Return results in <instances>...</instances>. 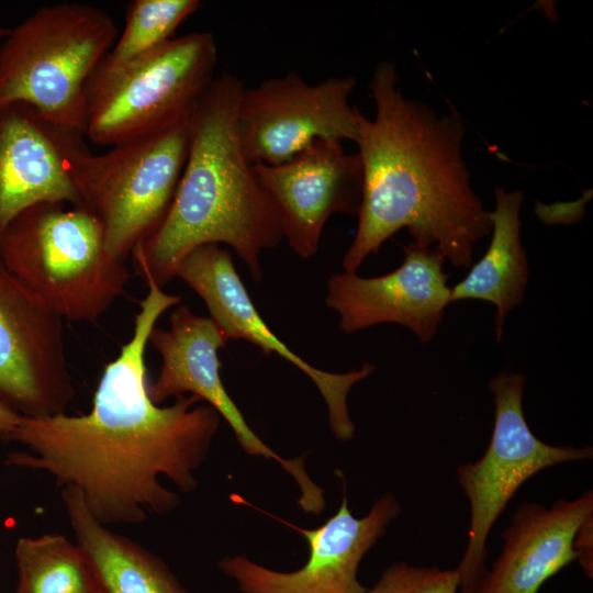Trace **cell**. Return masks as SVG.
I'll return each instance as SVG.
<instances>
[{"mask_svg": "<svg viewBox=\"0 0 593 593\" xmlns=\"http://www.w3.org/2000/svg\"><path fill=\"white\" fill-rule=\"evenodd\" d=\"M135 314L131 338L103 369L92 409L24 416L10 440L27 448L7 456L8 466L49 474L75 489L103 525L138 524L149 514H166L179 504L166 477L182 492L198 485L194 475L219 430L221 416L195 395L161 406L148 394L145 362L149 335L158 318L181 303L152 279Z\"/></svg>", "mask_w": 593, "mask_h": 593, "instance_id": "cell-1", "label": "cell"}, {"mask_svg": "<svg viewBox=\"0 0 593 593\" xmlns=\"http://www.w3.org/2000/svg\"><path fill=\"white\" fill-rule=\"evenodd\" d=\"M369 89L376 114L360 121L361 202L344 271L356 272L402 228L455 268H469L492 225L462 157V118L405 98L392 61L376 66Z\"/></svg>", "mask_w": 593, "mask_h": 593, "instance_id": "cell-2", "label": "cell"}, {"mask_svg": "<svg viewBox=\"0 0 593 593\" xmlns=\"http://www.w3.org/2000/svg\"><path fill=\"white\" fill-rule=\"evenodd\" d=\"M244 83L215 77L189 116L187 159L169 211L132 257L145 279L163 288L194 248L227 244L256 281L260 255L283 239L277 208L239 142L236 113Z\"/></svg>", "mask_w": 593, "mask_h": 593, "instance_id": "cell-3", "label": "cell"}, {"mask_svg": "<svg viewBox=\"0 0 593 593\" xmlns=\"http://www.w3.org/2000/svg\"><path fill=\"white\" fill-rule=\"evenodd\" d=\"M0 259L63 320L96 323L125 292V260L107 248L101 222L81 206L37 203L0 238Z\"/></svg>", "mask_w": 593, "mask_h": 593, "instance_id": "cell-4", "label": "cell"}, {"mask_svg": "<svg viewBox=\"0 0 593 593\" xmlns=\"http://www.w3.org/2000/svg\"><path fill=\"white\" fill-rule=\"evenodd\" d=\"M111 15L63 2L36 10L0 46V107L23 103L83 135L86 83L118 38Z\"/></svg>", "mask_w": 593, "mask_h": 593, "instance_id": "cell-5", "label": "cell"}, {"mask_svg": "<svg viewBox=\"0 0 593 593\" xmlns=\"http://www.w3.org/2000/svg\"><path fill=\"white\" fill-rule=\"evenodd\" d=\"M188 120L103 154L91 153L81 134L70 138L65 164L78 206L101 222L113 256L125 260L165 220L188 155Z\"/></svg>", "mask_w": 593, "mask_h": 593, "instance_id": "cell-6", "label": "cell"}, {"mask_svg": "<svg viewBox=\"0 0 593 593\" xmlns=\"http://www.w3.org/2000/svg\"><path fill=\"white\" fill-rule=\"evenodd\" d=\"M217 46L209 32L172 37L126 65L93 71L86 83L83 136L116 146L187 121L213 81Z\"/></svg>", "mask_w": 593, "mask_h": 593, "instance_id": "cell-7", "label": "cell"}, {"mask_svg": "<svg viewBox=\"0 0 593 593\" xmlns=\"http://www.w3.org/2000/svg\"><path fill=\"white\" fill-rule=\"evenodd\" d=\"M525 376L502 372L489 388L494 402L490 443L480 459L457 467V481L470 504L468 544L456 568L459 592L474 593L488 568V537L508 502L539 471L593 458L592 446H553L530 430L523 412Z\"/></svg>", "mask_w": 593, "mask_h": 593, "instance_id": "cell-8", "label": "cell"}, {"mask_svg": "<svg viewBox=\"0 0 593 593\" xmlns=\"http://www.w3.org/2000/svg\"><path fill=\"white\" fill-rule=\"evenodd\" d=\"M356 86L350 76L309 83L295 72L244 87L236 125L246 157L278 165L315 139H359L362 113L349 104Z\"/></svg>", "mask_w": 593, "mask_h": 593, "instance_id": "cell-9", "label": "cell"}, {"mask_svg": "<svg viewBox=\"0 0 593 593\" xmlns=\"http://www.w3.org/2000/svg\"><path fill=\"white\" fill-rule=\"evenodd\" d=\"M148 344L159 354L161 366L148 394L156 404L186 393L198 396L212 406L232 428L242 448L251 456L273 459L291 474L301 495L298 501L304 512L320 514L325 508L324 491L309 477L304 457L284 459L268 447L248 426L239 409L223 385L219 350L227 339L210 318L200 316L186 304L175 306L169 327H154Z\"/></svg>", "mask_w": 593, "mask_h": 593, "instance_id": "cell-10", "label": "cell"}, {"mask_svg": "<svg viewBox=\"0 0 593 593\" xmlns=\"http://www.w3.org/2000/svg\"><path fill=\"white\" fill-rule=\"evenodd\" d=\"M63 321L0 259V400L24 416L66 413L75 396Z\"/></svg>", "mask_w": 593, "mask_h": 593, "instance_id": "cell-11", "label": "cell"}, {"mask_svg": "<svg viewBox=\"0 0 593 593\" xmlns=\"http://www.w3.org/2000/svg\"><path fill=\"white\" fill-rule=\"evenodd\" d=\"M400 513L399 501L388 493L367 515L355 517L344 492L338 511L315 529L279 519L309 542V559L302 568L276 571L245 556L224 557L219 568L243 593H366L368 589L358 580L359 564Z\"/></svg>", "mask_w": 593, "mask_h": 593, "instance_id": "cell-12", "label": "cell"}, {"mask_svg": "<svg viewBox=\"0 0 593 593\" xmlns=\"http://www.w3.org/2000/svg\"><path fill=\"white\" fill-rule=\"evenodd\" d=\"M176 277L203 300L210 318L227 340H247L265 356L278 354L303 371L325 400L333 434L345 441L353 438L355 425L349 415L347 396L356 383L372 373V363L365 362L360 369L345 373H332L315 368L294 354L260 317L233 264L231 253L217 244H206L191 250L179 262Z\"/></svg>", "mask_w": 593, "mask_h": 593, "instance_id": "cell-13", "label": "cell"}, {"mask_svg": "<svg viewBox=\"0 0 593 593\" xmlns=\"http://www.w3.org/2000/svg\"><path fill=\"white\" fill-rule=\"evenodd\" d=\"M254 167L277 208L283 238L303 259L316 254L333 214H358L361 161L358 154L346 153L339 141L315 139L283 163Z\"/></svg>", "mask_w": 593, "mask_h": 593, "instance_id": "cell-14", "label": "cell"}, {"mask_svg": "<svg viewBox=\"0 0 593 593\" xmlns=\"http://www.w3.org/2000/svg\"><path fill=\"white\" fill-rule=\"evenodd\" d=\"M395 270L365 278L353 271L332 276L327 282L326 305L339 317L346 334L394 323L412 331L421 343L433 340L450 304V287L444 257L434 247L411 243Z\"/></svg>", "mask_w": 593, "mask_h": 593, "instance_id": "cell-15", "label": "cell"}, {"mask_svg": "<svg viewBox=\"0 0 593 593\" xmlns=\"http://www.w3.org/2000/svg\"><path fill=\"white\" fill-rule=\"evenodd\" d=\"M75 134L80 133L46 122L30 105L0 107V238L37 203L79 205L65 164Z\"/></svg>", "mask_w": 593, "mask_h": 593, "instance_id": "cell-16", "label": "cell"}, {"mask_svg": "<svg viewBox=\"0 0 593 593\" xmlns=\"http://www.w3.org/2000/svg\"><path fill=\"white\" fill-rule=\"evenodd\" d=\"M593 515V492L517 506L502 534L504 545L474 593H538L542 584L577 560L572 541L582 522Z\"/></svg>", "mask_w": 593, "mask_h": 593, "instance_id": "cell-17", "label": "cell"}, {"mask_svg": "<svg viewBox=\"0 0 593 593\" xmlns=\"http://www.w3.org/2000/svg\"><path fill=\"white\" fill-rule=\"evenodd\" d=\"M61 500L96 593H189L158 556L98 522L75 489Z\"/></svg>", "mask_w": 593, "mask_h": 593, "instance_id": "cell-18", "label": "cell"}, {"mask_svg": "<svg viewBox=\"0 0 593 593\" xmlns=\"http://www.w3.org/2000/svg\"><path fill=\"white\" fill-rule=\"evenodd\" d=\"M495 208L489 212L491 242L483 257L460 282L450 287V303L481 300L496 307L495 338L501 340L510 312L523 301L529 279L526 250L521 239V190L495 187Z\"/></svg>", "mask_w": 593, "mask_h": 593, "instance_id": "cell-19", "label": "cell"}, {"mask_svg": "<svg viewBox=\"0 0 593 593\" xmlns=\"http://www.w3.org/2000/svg\"><path fill=\"white\" fill-rule=\"evenodd\" d=\"M15 559V593H96L80 549L61 534L20 538Z\"/></svg>", "mask_w": 593, "mask_h": 593, "instance_id": "cell-20", "label": "cell"}, {"mask_svg": "<svg viewBox=\"0 0 593 593\" xmlns=\"http://www.w3.org/2000/svg\"><path fill=\"white\" fill-rule=\"evenodd\" d=\"M201 8L199 0H134L126 5L124 29L96 71L118 69L172 38Z\"/></svg>", "mask_w": 593, "mask_h": 593, "instance_id": "cell-21", "label": "cell"}, {"mask_svg": "<svg viewBox=\"0 0 593 593\" xmlns=\"http://www.w3.org/2000/svg\"><path fill=\"white\" fill-rule=\"evenodd\" d=\"M456 569L415 567L403 561L389 566L366 593H458Z\"/></svg>", "mask_w": 593, "mask_h": 593, "instance_id": "cell-22", "label": "cell"}, {"mask_svg": "<svg viewBox=\"0 0 593 593\" xmlns=\"http://www.w3.org/2000/svg\"><path fill=\"white\" fill-rule=\"evenodd\" d=\"M573 550L584 575L593 578V515L585 518L579 526L573 541Z\"/></svg>", "mask_w": 593, "mask_h": 593, "instance_id": "cell-23", "label": "cell"}, {"mask_svg": "<svg viewBox=\"0 0 593 593\" xmlns=\"http://www.w3.org/2000/svg\"><path fill=\"white\" fill-rule=\"evenodd\" d=\"M22 414L0 400V439L10 440Z\"/></svg>", "mask_w": 593, "mask_h": 593, "instance_id": "cell-24", "label": "cell"}, {"mask_svg": "<svg viewBox=\"0 0 593 593\" xmlns=\"http://www.w3.org/2000/svg\"><path fill=\"white\" fill-rule=\"evenodd\" d=\"M10 32V29L0 26V38H4Z\"/></svg>", "mask_w": 593, "mask_h": 593, "instance_id": "cell-25", "label": "cell"}]
</instances>
